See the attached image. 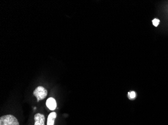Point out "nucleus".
<instances>
[{
  "label": "nucleus",
  "instance_id": "5",
  "mask_svg": "<svg viewBox=\"0 0 168 125\" xmlns=\"http://www.w3.org/2000/svg\"><path fill=\"white\" fill-rule=\"evenodd\" d=\"M56 117V114L55 112H52L49 114L47 118V125H54V120Z\"/></svg>",
  "mask_w": 168,
  "mask_h": 125
},
{
  "label": "nucleus",
  "instance_id": "3",
  "mask_svg": "<svg viewBox=\"0 0 168 125\" xmlns=\"http://www.w3.org/2000/svg\"><path fill=\"white\" fill-rule=\"evenodd\" d=\"M34 125H45V117L43 114L38 113L34 116Z\"/></svg>",
  "mask_w": 168,
  "mask_h": 125
},
{
  "label": "nucleus",
  "instance_id": "4",
  "mask_svg": "<svg viewBox=\"0 0 168 125\" xmlns=\"http://www.w3.org/2000/svg\"><path fill=\"white\" fill-rule=\"evenodd\" d=\"M47 108L51 110H54L56 108V100L53 98H49L47 99L46 103Z\"/></svg>",
  "mask_w": 168,
  "mask_h": 125
},
{
  "label": "nucleus",
  "instance_id": "6",
  "mask_svg": "<svg viewBox=\"0 0 168 125\" xmlns=\"http://www.w3.org/2000/svg\"><path fill=\"white\" fill-rule=\"evenodd\" d=\"M135 96H136V94L135 92H131L128 93V97L130 98V99H134L135 97Z\"/></svg>",
  "mask_w": 168,
  "mask_h": 125
},
{
  "label": "nucleus",
  "instance_id": "1",
  "mask_svg": "<svg viewBox=\"0 0 168 125\" xmlns=\"http://www.w3.org/2000/svg\"><path fill=\"white\" fill-rule=\"evenodd\" d=\"M0 125H19V123L15 117L7 115L0 118Z\"/></svg>",
  "mask_w": 168,
  "mask_h": 125
},
{
  "label": "nucleus",
  "instance_id": "2",
  "mask_svg": "<svg viewBox=\"0 0 168 125\" xmlns=\"http://www.w3.org/2000/svg\"><path fill=\"white\" fill-rule=\"evenodd\" d=\"M33 95L37 98V101L45 99L47 95V91L44 87L38 86L34 91Z\"/></svg>",
  "mask_w": 168,
  "mask_h": 125
},
{
  "label": "nucleus",
  "instance_id": "7",
  "mask_svg": "<svg viewBox=\"0 0 168 125\" xmlns=\"http://www.w3.org/2000/svg\"><path fill=\"white\" fill-rule=\"evenodd\" d=\"M152 24L154 25L155 27H157L158 26V25L159 24V20L157 19H154V20H153L152 21Z\"/></svg>",
  "mask_w": 168,
  "mask_h": 125
}]
</instances>
